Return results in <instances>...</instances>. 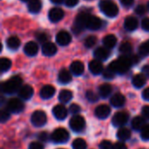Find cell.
Segmentation results:
<instances>
[{"label":"cell","mask_w":149,"mask_h":149,"mask_svg":"<svg viewBox=\"0 0 149 149\" xmlns=\"http://www.w3.org/2000/svg\"><path fill=\"white\" fill-rule=\"evenodd\" d=\"M145 126H146L145 118L137 116L132 120V128L135 131H141Z\"/></svg>","instance_id":"24"},{"label":"cell","mask_w":149,"mask_h":149,"mask_svg":"<svg viewBox=\"0 0 149 149\" xmlns=\"http://www.w3.org/2000/svg\"><path fill=\"white\" fill-rule=\"evenodd\" d=\"M114 76H115V73L109 67H107L105 70H103V76L106 79H113Z\"/></svg>","instance_id":"40"},{"label":"cell","mask_w":149,"mask_h":149,"mask_svg":"<svg viewBox=\"0 0 149 149\" xmlns=\"http://www.w3.org/2000/svg\"><path fill=\"white\" fill-rule=\"evenodd\" d=\"M114 145L112 144L111 141H103L100 144V149H114Z\"/></svg>","instance_id":"42"},{"label":"cell","mask_w":149,"mask_h":149,"mask_svg":"<svg viewBox=\"0 0 149 149\" xmlns=\"http://www.w3.org/2000/svg\"><path fill=\"white\" fill-rule=\"evenodd\" d=\"M124 26L127 31H134L138 27V20L133 16H129L126 18L124 22Z\"/></svg>","instance_id":"23"},{"label":"cell","mask_w":149,"mask_h":149,"mask_svg":"<svg viewBox=\"0 0 149 149\" xmlns=\"http://www.w3.org/2000/svg\"><path fill=\"white\" fill-rule=\"evenodd\" d=\"M55 88L52 85H45L40 90V97L43 99L52 98L55 94Z\"/></svg>","instance_id":"22"},{"label":"cell","mask_w":149,"mask_h":149,"mask_svg":"<svg viewBox=\"0 0 149 149\" xmlns=\"http://www.w3.org/2000/svg\"><path fill=\"white\" fill-rule=\"evenodd\" d=\"M146 11H147V8H146V6L143 5V4H140V5H138V6L135 8V13L138 14V15H140V16L144 15V14L146 13Z\"/></svg>","instance_id":"44"},{"label":"cell","mask_w":149,"mask_h":149,"mask_svg":"<svg viewBox=\"0 0 149 149\" xmlns=\"http://www.w3.org/2000/svg\"><path fill=\"white\" fill-rule=\"evenodd\" d=\"M31 123L37 127H41L45 125L47 121L46 114L43 111H35L31 118Z\"/></svg>","instance_id":"7"},{"label":"cell","mask_w":149,"mask_h":149,"mask_svg":"<svg viewBox=\"0 0 149 149\" xmlns=\"http://www.w3.org/2000/svg\"><path fill=\"white\" fill-rule=\"evenodd\" d=\"M114 149H127V146L123 142H117L113 146Z\"/></svg>","instance_id":"52"},{"label":"cell","mask_w":149,"mask_h":149,"mask_svg":"<svg viewBox=\"0 0 149 149\" xmlns=\"http://www.w3.org/2000/svg\"><path fill=\"white\" fill-rule=\"evenodd\" d=\"M120 1L124 7H131L134 2V0H120Z\"/></svg>","instance_id":"49"},{"label":"cell","mask_w":149,"mask_h":149,"mask_svg":"<svg viewBox=\"0 0 149 149\" xmlns=\"http://www.w3.org/2000/svg\"><path fill=\"white\" fill-rule=\"evenodd\" d=\"M142 97L144 100L149 101V88H147L143 90L142 92Z\"/></svg>","instance_id":"53"},{"label":"cell","mask_w":149,"mask_h":149,"mask_svg":"<svg viewBox=\"0 0 149 149\" xmlns=\"http://www.w3.org/2000/svg\"><path fill=\"white\" fill-rule=\"evenodd\" d=\"M29 149H44V146L39 142H31L29 145Z\"/></svg>","instance_id":"47"},{"label":"cell","mask_w":149,"mask_h":149,"mask_svg":"<svg viewBox=\"0 0 149 149\" xmlns=\"http://www.w3.org/2000/svg\"><path fill=\"white\" fill-rule=\"evenodd\" d=\"M132 83L135 88L140 89V88H141V87H143L145 85V83H146V76L144 75H142V74L136 75L133 78Z\"/></svg>","instance_id":"31"},{"label":"cell","mask_w":149,"mask_h":149,"mask_svg":"<svg viewBox=\"0 0 149 149\" xmlns=\"http://www.w3.org/2000/svg\"><path fill=\"white\" fill-rule=\"evenodd\" d=\"M141 136L142 140L149 141V125H146L141 131Z\"/></svg>","instance_id":"41"},{"label":"cell","mask_w":149,"mask_h":149,"mask_svg":"<svg viewBox=\"0 0 149 149\" xmlns=\"http://www.w3.org/2000/svg\"><path fill=\"white\" fill-rule=\"evenodd\" d=\"M53 116L58 120H64L67 116V110L63 105H58L52 109Z\"/></svg>","instance_id":"15"},{"label":"cell","mask_w":149,"mask_h":149,"mask_svg":"<svg viewBox=\"0 0 149 149\" xmlns=\"http://www.w3.org/2000/svg\"><path fill=\"white\" fill-rule=\"evenodd\" d=\"M101 26H102L101 19L96 16L89 14L88 18H87V22H86V28L93 30V31H95V30L100 29Z\"/></svg>","instance_id":"10"},{"label":"cell","mask_w":149,"mask_h":149,"mask_svg":"<svg viewBox=\"0 0 149 149\" xmlns=\"http://www.w3.org/2000/svg\"><path fill=\"white\" fill-rule=\"evenodd\" d=\"M18 97L23 100H29L33 96V89L31 85H23L17 91Z\"/></svg>","instance_id":"13"},{"label":"cell","mask_w":149,"mask_h":149,"mask_svg":"<svg viewBox=\"0 0 149 149\" xmlns=\"http://www.w3.org/2000/svg\"><path fill=\"white\" fill-rule=\"evenodd\" d=\"M131 137V131L126 127H121L119 129L118 133H117V138L120 140V141H127L129 140Z\"/></svg>","instance_id":"32"},{"label":"cell","mask_w":149,"mask_h":149,"mask_svg":"<svg viewBox=\"0 0 149 149\" xmlns=\"http://www.w3.org/2000/svg\"><path fill=\"white\" fill-rule=\"evenodd\" d=\"M72 148L73 149H86V142L81 139L78 138L73 141L72 142Z\"/></svg>","instance_id":"34"},{"label":"cell","mask_w":149,"mask_h":149,"mask_svg":"<svg viewBox=\"0 0 149 149\" xmlns=\"http://www.w3.org/2000/svg\"><path fill=\"white\" fill-rule=\"evenodd\" d=\"M110 55V51L109 48L106 47H98L95 51H94V56L100 60V61H105L107 60Z\"/></svg>","instance_id":"20"},{"label":"cell","mask_w":149,"mask_h":149,"mask_svg":"<svg viewBox=\"0 0 149 149\" xmlns=\"http://www.w3.org/2000/svg\"><path fill=\"white\" fill-rule=\"evenodd\" d=\"M89 70L91 71L92 74L93 75H100L103 73V65L100 61V60H93L89 62Z\"/></svg>","instance_id":"17"},{"label":"cell","mask_w":149,"mask_h":149,"mask_svg":"<svg viewBox=\"0 0 149 149\" xmlns=\"http://www.w3.org/2000/svg\"><path fill=\"white\" fill-rule=\"evenodd\" d=\"M102 41H103L104 47L110 49V48H113L115 47V45L117 43V38L113 34H108L103 38Z\"/></svg>","instance_id":"25"},{"label":"cell","mask_w":149,"mask_h":149,"mask_svg":"<svg viewBox=\"0 0 149 149\" xmlns=\"http://www.w3.org/2000/svg\"><path fill=\"white\" fill-rule=\"evenodd\" d=\"M65 3L66 6L73 7V6H75L79 3V0H65Z\"/></svg>","instance_id":"51"},{"label":"cell","mask_w":149,"mask_h":149,"mask_svg":"<svg viewBox=\"0 0 149 149\" xmlns=\"http://www.w3.org/2000/svg\"><path fill=\"white\" fill-rule=\"evenodd\" d=\"M96 42H97V38L94 35H89L88 37H86L85 39L84 44H85L86 47L91 48V47H93L96 44Z\"/></svg>","instance_id":"35"},{"label":"cell","mask_w":149,"mask_h":149,"mask_svg":"<svg viewBox=\"0 0 149 149\" xmlns=\"http://www.w3.org/2000/svg\"><path fill=\"white\" fill-rule=\"evenodd\" d=\"M148 8L149 9V2H148Z\"/></svg>","instance_id":"56"},{"label":"cell","mask_w":149,"mask_h":149,"mask_svg":"<svg viewBox=\"0 0 149 149\" xmlns=\"http://www.w3.org/2000/svg\"><path fill=\"white\" fill-rule=\"evenodd\" d=\"M53 4H62L63 2H65V0H51Z\"/></svg>","instance_id":"54"},{"label":"cell","mask_w":149,"mask_h":149,"mask_svg":"<svg viewBox=\"0 0 149 149\" xmlns=\"http://www.w3.org/2000/svg\"><path fill=\"white\" fill-rule=\"evenodd\" d=\"M21 41L19 40V38H17V36H10L6 40V45L8 47V48L11 49V50H16L20 47Z\"/></svg>","instance_id":"26"},{"label":"cell","mask_w":149,"mask_h":149,"mask_svg":"<svg viewBox=\"0 0 149 149\" xmlns=\"http://www.w3.org/2000/svg\"><path fill=\"white\" fill-rule=\"evenodd\" d=\"M24 51L26 55L28 56H35L38 54V44L34 41H29L28 43L25 44L24 47Z\"/></svg>","instance_id":"19"},{"label":"cell","mask_w":149,"mask_h":149,"mask_svg":"<svg viewBox=\"0 0 149 149\" xmlns=\"http://www.w3.org/2000/svg\"><path fill=\"white\" fill-rule=\"evenodd\" d=\"M120 51L124 54H130L132 51V45L129 42H123L120 46Z\"/></svg>","instance_id":"36"},{"label":"cell","mask_w":149,"mask_h":149,"mask_svg":"<svg viewBox=\"0 0 149 149\" xmlns=\"http://www.w3.org/2000/svg\"><path fill=\"white\" fill-rule=\"evenodd\" d=\"M141 112H142V115H143V117H144L145 119H149V106L148 105H145V106H143Z\"/></svg>","instance_id":"48"},{"label":"cell","mask_w":149,"mask_h":149,"mask_svg":"<svg viewBox=\"0 0 149 149\" xmlns=\"http://www.w3.org/2000/svg\"><path fill=\"white\" fill-rule=\"evenodd\" d=\"M42 53L45 56H52L57 53V47L52 42H45L42 46Z\"/></svg>","instance_id":"16"},{"label":"cell","mask_w":149,"mask_h":149,"mask_svg":"<svg viewBox=\"0 0 149 149\" xmlns=\"http://www.w3.org/2000/svg\"><path fill=\"white\" fill-rule=\"evenodd\" d=\"M112 90H113V88L110 84L108 83H104V84H101L100 87H99V93H100V96L103 98H106L107 97L110 96V94L112 93Z\"/></svg>","instance_id":"29"},{"label":"cell","mask_w":149,"mask_h":149,"mask_svg":"<svg viewBox=\"0 0 149 149\" xmlns=\"http://www.w3.org/2000/svg\"><path fill=\"white\" fill-rule=\"evenodd\" d=\"M42 8L40 0H30L28 4V10L31 13H38Z\"/></svg>","instance_id":"28"},{"label":"cell","mask_w":149,"mask_h":149,"mask_svg":"<svg viewBox=\"0 0 149 149\" xmlns=\"http://www.w3.org/2000/svg\"><path fill=\"white\" fill-rule=\"evenodd\" d=\"M111 113V109L107 105H100L95 109V116L100 119H107Z\"/></svg>","instance_id":"14"},{"label":"cell","mask_w":149,"mask_h":149,"mask_svg":"<svg viewBox=\"0 0 149 149\" xmlns=\"http://www.w3.org/2000/svg\"><path fill=\"white\" fill-rule=\"evenodd\" d=\"M23 80L18 76H14L11 78H10L8 81L2 83L1 90L2 92L5 94H13L19 90L21 88Z\"/></svg>","instance_id":"2"},{"label":"cell","mask_w":149,"mask_h":149,"mask_svg":"<svg viewBox=\"0 0 149 149\" xmlns=\"http://www.w3.org/2000/svg\"><path fill=\"white\" fill-rule=\"evenodd\" d=\"M21 1H23V2H27V1H30V0H21Z\"/></svg>","instance_id":"55"},{"label":"cell","mask_w":149,"mask_h":149,"mask_svg":"<svg viewBox=\"0 0 149 149\" xmlns=\"http://www.w3.org/2000/svg\"><path fill=\"white\" fill-rule=\"evenodd\" d=\"M69 111H70V112H71L72 114L77 115V114L81 111V109H80V106H79V105H76V104H72V105H70Z\"/></svg>","instance_id":"43"},{"label":"cell","mask_w":149,"mask_h":149,"mask_svg":"<svg viewBox=\"0 0 149 149\" xmlns=\"http://www.w3.org/2000/svg\"><path fill=\"white\" fill-rule=\"evenodd\" d=\"M11 67V61L10 60H9L8 58L3 57L0 60V69L2 72H5L8 71Z\"/></svg>","instance_id":"33"},{"label":"cell","mask_w":149,"mask_h":149,"mask_svg":"<svg viewBox=\"0 0 149 149\" xmlns=\"http://www.w3.org/2000/svg\"><path fill=\"white\" fill-rule=\"evenodd\" d=\"M64 11L60 8H57V7H54V8H52L50 11H49V13H48V18L49 19L53 22V23H57L58 21H60L63 18H64Z\"/></svg>","instance_id":"11"},{"label":"cell","mask_w":149,"mask_h":149,"mask_svg":"<svg viewBox=\"0 0 149 149\" xmlns=\"http://www.w3.org/2000/svg\"><path fill=\"white\" fill-rule=\"evenodd\" d=\"M110 103L111 105L115 107V108H120L122 107L125 103H126V98L125 97L120 94V93H116L113 96H112L111 99H110Z\"/></svg>","instance_id":"18"},{"label":"cell","mask_w":149,"mask_h":149,"mask_svg":"<svg viewBox=\"0 0 149 149\" xmlns=\"http://www.w3.org/2000/svg\"><path fill=\"white\" fill-rule=\"evenodd\" d=\"M7 108L9 109V111L10 112L19 113V112H23V110L24 108V105L18 98H10L7 103Z\"/></svg>","instance_id":"8"},{"label":"cell","mask_w":149,"mask_h":149,"mask_svg":"<svg viewBox=\"0 0 149 149\" xmlns=\"http://www.w3.org/2000/svg\"><path fill=\"white\" fill-rule=\"evenodd\" d=\"M72 98V92L71 90H62L59 92L58 95V99L61 103L63 104H66L68 102H70Z\"/></svg>","instance_id":"30"},{"label":"cell","mask_w":149,"mask_h":149,"mask_svg":"<svg viewBox=\"0 0 149 149\" xmlns=\"http://www.w3.org/2000/svg\"><path fill=\"white\" fill-rule=\"evenodd\" d=\"M56 41L60 46H67L72 41V36L66 31H60L56 36Z\"/></svg>","instance_id":"12"},{"label":"cell","mask_w":149,"mask_h":149,"mask_svg":"<svg viewBox=\"0 0 149 149\" xmlns=\"http://www.w3.org/2000/svg\"><path fill=\"white\" fill-rule=\"evenodd\" d=\"M36 37H37V40H38V42H40V43H45L46 42V40H47L46 33H45V32H38L36 35Z\"/></svg>","instance_id":"45"},{"label":"cell","mask_w":149,"mask_h":149,"mask_svg":"<svg viewBox=\"0 0 149 149\" xmlns=\"http://www.w3.org/2000/svg\"><path fill=\"white\" fill-rule=\"evenodd\" d=\"M139 53L141 55H148L149 54V40L142 43L139 47Z\"/></svg>","instance_id":"37"},{"label":"cell","mask_w":149,"mask_h":149,"mask_svg":"<svg viewBox=\"0 0 149 149\" xmlns=\"http://www.w3.org/2000/svg\"><path fill=\"white\" fill-rule=\"evenodd\" d=\"M69 140V133L65 128H57L51 134V141L57 144L65 143Z\"/></svg>","instance_id":"5"},{"label":"cell","mask_w":149,"mask_h":149,"mask_svg":"<svg viewBox=\"0 0 149 149\" xmlns=\"http://www.w3.org/2000/svg\"><path fill=\"white\" fill-rule=\"evenodd\" d=\"M70 69L71 72L75 76H81L85 71V66L83 62H81L80 61H75L71 64Z\"/></svg>","instance_id":"21"},{"label":"cell","mask_w":149,"mask_h":149,"mask_svg":"<svg viewBox=\"0 0 149 149\" xmlns=\"http://www.w3.org/2000/svg\"><path fill=\"white\" fill-rule=\"evenodd\" d=\"M86 97L87 100L91 103H95L99 100L98 95L95 92H93V90H88L86 94Z\"/></svg>","instance_id":"38"},{"label":"cell","mask_w":149,"mask_h":149,"mask_svg":"<svg viewBox=\"0 0 149 149\" xmlns=\"http://www.w3.org/2000/svg\"><path fill=\"white\" fill-rule=\"evenodd\" d=\"M58 82L60 83L63 84H66L69 83L72 81V76L70 74V72L66 69H62L60 70V72L58 73Z\"/></svg>","instance_id":"27"},{"label":"cell","mask_w":149,"mask_h":149,"mask_svg":"<svg viewBox=\"0 0 149 149\" xmlns=\"http://www.w3.org/2000/svg\"><path fill=\"white\" fill-rule=\"evenodd\" d=\"M88 16H89L88 13L81 12L76 17L74 25L72 26V32L75 34L80 33L84 30V28H86V22H87Z\"/></svg>","instance_id":"4"},{"label":"cell","mask_w":149,"mask_h":149,"mask_svg":"<svg viewBox=\"0 0 149 149\" xmlns=\"http://www.w3.org/2000/svg\"><path fill=\"white\" fill-rule=\"evenodd\" d=\"M70 128L75 132V133H79L84 130L86 127V120L82 116L79 115H74L69 122Z\"/></svg>","instance_id":"6"},{"label":"cell","mask_w":149,"mask_h":149,"mask_svg":"<svg viewBox=\"0 0 149 149\" xmlns=\"http://www.w3.org/2000/svg\"><path fill=\"white\" fill-rule=\"evenodd\" d=\"M10 112L9 111L8 108L7 109H2L1 110V112H0V119H1V122L2 123L6 122L10 119Z\"/></svg>","instance_id":"39"},{"label":"cell","mask_w":149,"mask_h":149,"mask_svg":"<svg viewBox=\"0 0 149 149\" xmlns=\"http://www.w3.org/2000/svg\"><path fill=\"white\" fill-rule=\"evenodd\" d=\"M138 61V58L136 56H129V55H122L118 60L112 61L109 64V68L115 74H125L128 71L130 67L135 64Z\"/></svg>","instance_id":"1"},{"label":"cell","mask_w":149,"mask_h":149,"mask_svg":"<svg viewBox=\"0 0 149 149\" xmlns=\"http://www.w3.org/2000/svg\"><path fill=\"white\" fill-rule=\"evenodd\" d=\"M141 27L144 31L149 32V18H145L141 21Z\"/></svg>","instance_id":"46"},{"label":"cell","mask_w":149,"mask_h":149,"mask_svg":"<svg viewBox=\"0 0 149 149\" xmlns=\"http://www.w3.org/2000/svg\"><path fill=\"white\" fill-rule=\"evenodd\" d=\"M58 149H62V148H58Z\"/></svg>","instance_id":"57"},{"label":"cell","mask_w":149,"mask_h":149,"mask_svg":"<svg viewBox=\"0 0 149 149\" xmlns=\"http://www.w3.org/2000/svg\"><path fill=\"white\" fill-rule=\"evenodd\" d=\"M100 9L105 15L110 18L116 17L119 13L117 4L111 0H102L100 3Z\"/></svg>","instance_id":"3"},{"label":"cell","mask_w":149,"mask_h":149,"mask_svg":"<svg viewBox=\"0 0 149 149\" xmlns=\"http://www.w3.org/2000/svg\"><path fill=\"white\" fill-rule=\"evenodd\" d=\"M129 119V115L127 112H119L117 113H115L113 117V124L114 126L117 127H121L123 126H125Z\"/></svg>","instance_id":"9"},{"label":"cell","mask_w":149,"mask_h":149,"mask_svg":"<svg viewBox=\"0 0 149 149\" xmlns=\"http://www.w3.org/2000/svg\"><path fill=\"white\" fill-rule=\"evenodd\" d=\"M38 138L39 141L45 142V141L48 140V134H47V133H45V132H42V133H40L38 134Z\"/></svg>","instance_id":"50"}]
</instances>
